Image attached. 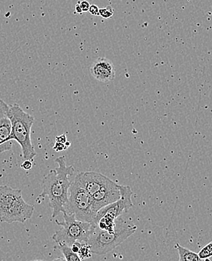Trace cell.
I'll use <instances>...</instances> for the list:
<instances>
[{
	"label": "cell",
	"instance_id": "6da1fadb",
	"mask_svg": "<svg viewBox=\"0 0 212 261\" xmlns=\"http://www.w3.org/2000/svg\"><path fill=\"white\" fill-rule=\"evenodd\" d=\"M57 167L51 170L42 180V192L39 198L48 196L49 207L52 209V218L59 213L67 214L69 203V190L75 174V168L67 166L65 156L58 157L55 160Z\"/></svg>",
	"mask_w": 212,
	"mask_h": 261
},
{
	"label": "cell",
	"instance_id": "7a4b0ae2",
	"mask_svg": "<svg viewBox=\"0 0 212 261\" xmlns=\"http://www.w3.org/2000/svg\"><path fill=\"white\" fill-rule=\"evenodd\" d=\"M7 116L12 122L11 138L21 147L23 160L33 161L37 155L31 141V128L35 118L17 103L9 105Z\"/></svg>",
	"mask_w": 212,
	"mask_h": 261
},
{
	"label": "cell",
	"instance_id": "3957f363",
	"mask_svg": "<svg viewBox=\"0 0 212 261\" xmlns=\"http://www.w3.org/2000/svg\"><path fill=\"white\" fill-rule=\"evenodd\" d=\"M117 219L115 229L112 232L103 230L94 226L87 243L90 247L92 254L98 255L108 254L135 233L137 229L136 226L127 224L120 218L117 221Z\"/></svg>",
	"mask_w": 212,
	"mask_h": 261
},
{
	"label": "cell",
	"instance_id": "277c9868",
	"mask_svg": "<svg viewBox=\"0 0 212 261\" xmlns=\"http://www.w3.org/2000/svg\"><path fill=\"white\" fill-rule=\"evenodd\" d=\"M64 219L62 222L56 221V224L61 226L52 237L56 245L71 247L75 242L87 243L94 230V225L85 221H78L72 214H64Z\"/></svg>",
	"mask_w": 212,
	"mask_h": 261
},
{
	"label": "cell",
	"instance_id": "5b68a950",
	"mask_svg": "<svg viewBox=\"0 0 212 261\" xmlns=\"http://www.w3.org/2000/svg\"><path fill=\"white\" fill-rule=\"evenodd\" d=\"M67 214L74 215L75 219L93 224L97 214L93 209V201L90 194L81 185L75 175L69 190V203Z\"/></svg>",
	"mask_w": 212,
	"mask_h": 261
},
{
	"label": "cell",
	"instance_id": "8992f818",
	"mask_svg": "<svg viewBox=\"0 0 212 261\" xmlns=\"http://www.w3.org/2000/svg\"><path fill=\"white\" fill-rule=\"evenodd\" d=\"M120 198L114 203L106 205L97 212V215L93 221V225L96 226L98 221L103 217H108L113 220L118 218L120 215L128 212L133 206L132 201L133 191L129 186L120 185Z\"/></svg>",
	"mask_w": 212,
	"mask_h": 261
},
{
	"label": "cell",
	"instance_id": "52a82bcc",
	"mask_svg": "<svg viewBox=\"0 0 212 261\" xmlns=\"http://www.w3.org/2000/svg\"><path fill=\"white\" fill-rule=\"evenodd\" d=\"M34 213V206L26 203L23 196H20L9 207L0 222L9 224L15 222L25 223L32 218Z\"/></svg>",
	"mask_w": 212,
	"mask_h": 261
},
{
	"label": "cell",
	"instance_id": "ba28073f",
	"mask_svg": "<svg viewBox=\"0 0 212 261\" xmlns=\"http://www.w3.org/2000/svg\"><path fill=\"white\" fill-rule=\"evenodd\" d=\"M76 175L81 181V185L88 192L90 196L100 191L102 189L111 186L115 184V182L113 181L109 177L100 173L94 172V171L78 173Z\"/></svg>",
	"mask_w": 212,
	"mask_h": 261
},
{
	"label": "cell",
	"instance_id": "9c48e42d",
	"mask_svg": "<svg viewBox=\"0 0 212 261\" xmlns=\"http://www.w3.org/2000/svg\"><path fill=\"white\" fill-rule=\"evenodd\" d=\"M120 185L117 183L106 188L102 189L91 196L93 201V209L94 212H97L106 207V205L114 203L120 198Z\"/></svg>",
	"mask_w": 212,
	"mask_h": 261
},
{
	"label": "cell",
	"instance_id": "30bf717a",
	"mask_svg": "<svg viewBox=\"0 0 212 261\" xmlns=\"http://www.w3.org/2000/svg\"><path fill=\"white\" fill-rule=\"evenodd\" d=\"M89 71L94 78L100 83H110L115 78L114 64L106 58H98L95 60L91 64Z\"/></svg>",
	"mask_w": 212,
	"mask_h": 261
},
{
	"label": "cell",
	"instance_id": "8fae6325",
	"mask_svg": "<svg viewBox=\"0 0 212 261\" xmlns=\"http://www.w3.org/2000/svg\"><path fill=\"white\" fill-rule=\"evenodd\" d=\"M22 196V190L0 185V221L11 205Z\"/></svg>",
	"mask_w": 212,
	"mask_h": 261
},
{
	"label": "cell",
	"instance_id": "7c38bea8",
	"mask_svg": "<svg viewBox=\"0 0 212 261\" xmlns=\"http://www.w3.org/2000/svg\"><path fill=\"white\" fill-rule=\"evenodd\" d=\"M12 122L7 116L0 119V152L10 150L12 147Z\"/></svg>",
	"mask_w": 212,
	"mask_h": 261
},
{
	"label": "cell",
	"instance_id": "4fadbf2b",
	"mask_svg": "<svg viewBox=\"0 0 212 261\" xmlns=\"http://www.w3.org/2000/svg\"><path fill=\"white\" fill-rule=\"evenodd\" d=\"M175 248L179 254L178 261H202L199 257V254L188 248H184L180 244H176Z\"/></svg>",
	"mask_w": 212,
	"mask_h": 261
},
{
	"label": "cell",
	"instance_id": "5bb4252c",
	"mask_svg": "<svg viewBox=\"0 0 212 261\" xmlns=\"http://www.w3.org/2000/svg\"><path fill=\"white\" fill-rule=\"evenodd\" d=\"M57 248L62 251L67 261H81V257L77 253L73 252L70 247L67 245H57Z\"/></svg>",
	"mask_w": 212,
	"mask_h": 261
},
{
	"label": "cell",
	"instance_id": "9a60e30c",
	"mask_svg": "<svg viewBox=\"0 0 212 261\" xmlns=\"http://www.w3.org/2000/svg\"><path fill=\"white\" fill-rule=\"evenodd\" d=\"M78 256L81 259H87L91 257L92 252H91V248L87 243H81V248L78 253Z\"/></svg>",
	"mask_w": 212,
	"mask_h": 261
},
{
	"label": "cell",
	"instance_id": "2e32d148",
	"mask_svg": "<svg viewBox=\"0 0 212 261\" xmlns=\"http://www.w3.org/2000/svg\"><path fill=\"white\" fill-rule=\"evenodd\" d=\"M199 254V257H200L202 260H205V259L210 258V257H212V241L211 243L207 244L205 247L202 248L198 253Z\"/></svg>",
	"mask_w": 212,
	"mask_h": 261
},
{
	"label": "cell",
	"instance_id": "e0dca14e",
	"mask_svg": "<svg viewBox=\"0 0 212 261\" xmlns=\"http://www.w3.org/2000/svg\"><path fill=\"white\" fill-rule=\"evenodd\" d=\"M114 15V9L111 6H108L106 8L100 9V16L102 18L108 19L112 18Z\"/></svg>",
	"mask_w": 212,
	"mask_h": 261
},
{
	"label": "cell",
	"instance_id": "ac0fdd59",
	"mask_svg": "<svg viewBox=\"0 0 212 261\" xmlns=\"http://www.w3.org/2000/svg\"><path fill=\"white\" fill-rule=\"evenodd\" d=\"M88 12L94 16H100V9L96 5H90Z\"/></svg>",
	"mask_w": 212,
	"mask_h": 261
},
{
	"label": "cell",
	"instance_id": "d6986e66",
	"mask_svg": "<svg viewBox=\"0 0 212 261\" xmlns=\"http://www.w3.org/2000/svg\"><path fill=\"white\" fill-rule=\"evenodd\" d=\"M68 147L65 145V144L63 143L56 142L55 143L54 146H53V149H54L56 152H61V151L65 150Z\"/></svg>",
	"mask_w": 212,
	"mask_h": 261
},
{
	"label": "cell",
	"instance_id": "ffe728a7",
	"mask_svg": "<svg viewBox=\"0 0 212 261\" xmlns=\"http://www.w3.org/2000/svg\"><path fill=\"white\" fill-rule=\"evenodd\" d=\"M78 4H79L80 6H81V10H82L83 12H88L89 9V6H90V4H89V2L78 1Z\"/></svg>",
	"mask_w": 212,
	"mask_h": 261
},
{
	"label": "cell",
	"instance_id": "44dd1931",
	"mask_svg": "<svg viewBox=\"0 0 212 261\" xmlns=\"http://www.w3.org/2000/svg\"><path fill=\"white\" fill-rule=\"evenodd\" d=\"M21 167L23 169L26 170V171H29V170L33 168V161L24 160V162L22 163Z\"/></svg>",
	"mask_w": 212,
	"mask_h": 261
},
{
	"label": "cell",
	"instance_id": "7402d4cb",
	"mask_svg": "<svg viewBox=\"0 0 212 261\" xmlns=\"http://www.w3.org/2000/svg\"><path fill=\"white\" fill-rule=\"evenodd\" d=\"M81 243L80 242H75L73 244H72V246L70 247L71 249L73 252L77 253L78 254V251H79L80 248H81Z\"/></svg>",
	"mask_w": 212,
	"mask_h": 261
},
{
	"label": "cell",
	"instance_id": "603a6c76",
	"mask_svg": "<svg viewBox=\"0 0 212 261\" xmlns=\"http://www.w3.org/2000/svg\"><path fill=\"white\" fill-rule=\"evenodd\" d=\"M67 141V136L66 135H59V136H57L56 138V142L63 143V144H65Z\"/></svg>",
	"mask_w": 212,
	"mask_h": 261
},
{
	"label": "cell",
	"instance_id": "cb8c5ba5",
	"mask_svg": "<svg viewBox=\"0 0 212 261\" xmlns=\"http://www.w3.org/2000/svg\"><path fill=\"white\" fill-rule=\"evenodd\" d=\"M75 12L78 14L82 13L83 12L82 10H81V8L79 4H77L76 6H75Z\"/></svg>",
	"mask_w": 212,
	"mask_h": 261
},
{
	"label": "cell",
	"instance_id": "d4e9b609",
	"mask_svg": "<svg viewBox=\"0 0 212 261\" xmlns=\"http://www.w3.org/2000/svg\"><path fill=\"white\" fill-rule=\"evenodd\" d=\"M53 261H67V260H66L65 257H58V258L55 259Z\"/></svg>",
	"mask_w": 212,
	"mask_h": 261
},
{
	"label": "cell",
	"instance_id": "484cf974",
	"mask_svg": "<svg viewBox=\"0 0 212 261\" xmlns=\"http://www.w3.org/2000/svg\"><path fill=\"white\" fill-rule=\"evenodd\" d=\"M65 145L67 146V147H69L71 145V143L67 141V142L65 143Z\"/></svg>",
	"mask_w": 212,
	"mask_h": 261
},
{
	"label": "cell",
	"instance_id": "4316f807",
	"mask_svg": "<svg viewBox=\"0 0 212 261\" xmlns=\"http://www.w3.org/2000/svg\"><path fill=\"white\" fill-rule=\"evenodd\" d=\"M31 261H46L44 260H31Z\"/></svg>",
	"mask_w": 212,
	"mask_h": 261
},
{
	"label": "cell",
	"instance_id": "83f0119b",
	"mask_svg": "<svg viewBox=\"0 0 212 261\" xmlns=\"http://www.w3.org/2000/svg\"><path fill=\"white\" fill-rule=\"evenodd\" d=\"M205 261H211L209 258L205 259Z\"/></svg>",
	"mask_w": 212,
	"mask_h": 261
}]
</instances>
